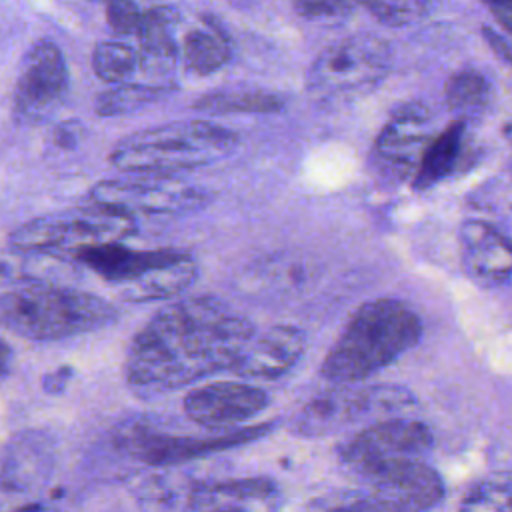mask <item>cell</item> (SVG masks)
I'll return each mask as SVG.
<instances>
[{"label":"cell","mask_w":512,"mask_h":512,"mask_svg":"<svg viewBox=\"0 0 512 512\" xmlns=\"http://www.w3.org/2000/svg\"><path fill=\"white\" fill-rule=\"evenodd\" d=\"M252 336V322L220 298H182L134 334L124 360L126 382L140 392H166L232 370Z\"/></svg>","instance_id":"6da1fadb"},{"label":"cell","mask_w":512,"mask_h":512,"mask_svg":"<svg viewBox=\"0 0 512 512\" xmlns=\"http://www.w3.org/2000/svg\"><path fill=\"white\" fill-rule=\"evenodd\" d=\"M422 336V320L398 298H374L360 304L320 364V376L332 384H356L394 364Z\"/></svg>","instance_id":"7a4b0ae2"},{"label":"cell","mask_w":512,"mask_h":512,"mask_svg":"<svg viewBox=\"0 0 512 512\" xmlns=\"http://www.w3.org/2000/svg\"><path fill=\"white\" fill-rule=\"evenodd\" d=\"M118 310L98 294L50 282H26L0 294V326L36 342H54L108 326Z\"/></svg>","instance_id":"3957f363"},{"label":"cell","mask_w":512,"mask_h":512,"mask_svg":"<svg viewBox=\"0 0 512 512\" xmlns=\"http://www.w3.org/2000/svg\"><path fill=\"white\" fill-rule=\"evenodd\" d=\"M234 142L232 132L210 122H172L130 134L112 150L110 162L130 174L170 176L214 162Z\"/></svg>","instance_id":"277c9868"},{"label":"cell","mask_w":512,"mask_h":512,"mask_svg":"<svg viewBox=\"0 0 512 512\" xmlns=\"http://www.w3.org/2000/svg\"><path fill=\"white\" fill-rule=\"evenodd\" d=\"M132 232H136L132 216L92 204L90 208L28 220L10 234L8 244L20 252L62 258L88 244L120 242Z\"/></svg>","instance_id":"5b68a950"},{"label":"cell","mask_w":512,"mask_h":512,"mask_svg":"<svg viewBox=\"0 0 512 512\" xmlns=\"http://www.w3.org/2000/svg\"><path fill=\"white\" fill-rule=\"evenodd\" d=\"M344 388L322 392L310 398L294 416L292 430L300 436H326L358 422H380L408 416L414 396L400 386H362L336 384Z\"/></svg>","instance_id":"8992f818"},{"label":"cell","mask_w":512,"mask_h":512,"mask_svg":"<svg viewBox=\"0 0 512 512\" xmlns=\"http://www.w3.org/2000/svg\"><path fill=\"white\" fill-rule=\"evenodd\" d=\"M432 444L434 436L424 422L400 416L354 432L338 444L336 456L348 472L370 480L382 472L424 460Z\"/></svg>","instance_id":"52a82bcc"},{"label":"cell","mask_w":512,"mask_h":512,"mask_svg":"<svg viewBox=\"0 0 512 512\" xmlns=\"http://www.w3.org/2000/svg\"><path fill=\"white\" fill-rule=\"evenodd\" d=\"M392 66L390 46L372 34H356L326 46L310 64L308 88L338 96L376 84Z\"/></svg>","instance_id":"ba28073f"},{"label":"cell","mask_w":512,"mask_h":512,"mask_svg":"<svg viewBox=\"0 0 512 512\" xmlns=\"http://www.w3.org/2000/svg\"><path fill=\"white\" fill-rule=\"evenodd\" d=\"M90 202L122 214H176L200 208L208 196L204 190L170 180L168 176L102 180L90 190Z\"/></svg>","instance_id":"9c48e42d"},{"label":"cell","mask_w":512,"mask_h":512,"mask_svg":"<svg viewBox=\"0 0 512 512\" xmlns=\"http://www.w3.org/2000/svg\"><path fill=\"white\" fill-rule=\"evenodd\" d=\"M358 488V512H430L444 498L440 474L424 460L412 462Z\"/></svg>","instance_id":"30bf717a"},{"label":"cell","mask_w":512,"mask_h":512,"mask_svg":"<svg viewBox=\"0 0 512 512\" xmlns=\"http://www.w3.org/2000/svg\"><path fill=\"white\" fill-rule=\"evenodd\" d=\"M66 84L68 72L60 48L52 40L36 42L24 56L16 80L12 98L14 118L22 124L40 122L60 104Z\"/></svg>","instance_id":"8fae6325"},{"label":"cell","mask_w":512,"mask_h":512,"mask_svg":"<svg viewBox=\"0 0 512 512\" xmlns=\"http://www.w3.org/2000/svg\"><path fill=\"white\" fill-rule=\"evenodd\" d=\"M268 430L270 426H250V428H238L234 432H224L218 436L200 438V436H172V434L150 430L146 426H134L126 430V434L120 438V444L124 446V450H128V454H132L134 458L150 466H168V464H178L184 460L234 448L238 444L260 438Z\"/></svg>","instance_id":"7c38bea8"},{"label":"cell","mask_w":512,"mask_h":512,"mask_svg":"<svg viewBox=\"0 0 512 512\" xmlns=\"http://www.w3.org/2000/svg\"><path fill=\"white\" fill-rule=\"evenodd\" d=\"M186 416L210 430L248 422L268 406V394L244 380H216L184 396Z\"/></svg>","instance_id":"4fadbf2b"},{"label":"cell","mask_w":512,"mask_h":512,"mask_svg":"<svg viewBox=\"0 0 512 512\" xmlns=\"http://www.w3.org/2000/svg\"><path fill=\"white\" fill-rule=\"evenodd\" d=\"M428 142L426 110L420 106H408L396 112L376 138L374 152L378 166L390 178H414Z\"/></svg>","instance_id":"5bb4252c"},{"label":"cell","mask_w":512,"mask_h":512,"mask_svg":"<svg viewBox=\"0 0 512 512\" xmlns=\"http://www.w3.org/2000/svg\"><path fill=\"white\" fill-rule=\"evenodd\" d=\"M306 332L292 324H276L248 340L232 372L244 380H274L286 374L306 350Z\"/></svg>","instance_id":"9a60e30c"},{"label":"cell","mask_w":512,"mask_h":512,"mask_svg":"<svg viewBox=\"0 0 512 512\" xmlns=\"http://www.w3.org/2000/svg\"><path fill=\"white\" fill-rule=\"evenodd\" d=\"M460 260L472 282L500 286L512 278V238L484 220H468L460 228Z\"/></svg>","instance_id":"2e32d148"},{"label":"cell","mask_w":512,"mask_h":512,"mask_svg":"<svg viewBox=\"0 0 512 512\" xmlns=\"http://www.w3.org/2000/svg\"><path fill=\"white\" fill-rule=\"evenodd\" d=\"M280 490L266 476L228 478L196 486L188 512H278Z\"/></svg>","instance_id":"e0dca14e"},{"label":"cell","mask_w":512,"mask_h":512,"mask_svg":"<svg viewBox=\"0 0 512 512\" xmlns=\"http://www.w3.org/2000/svg\"><path fill=\"white\" fill-rule=\"evenodd\" d=\"M182 254H186V250H178V248L136 250V248H126L120 242H102V244L82 246L74 250L70 258L86 266L106 282L124 286L142 278L154 268L180 258Z\"/></svg>","instance_id":"ac0fdd59"},{"label":"cell","mask_w":512,"mask_h":512,"mask_svg":"<svg viewBox=\"0 0 512 512\" xmlns=\"http://www.w3.org/2000/svg\"><path fill=\"white\" fill-rule=\"evenodd\" d=\"M198 276V264L190 252L180 258L154 268L142 278L124 284L120 294L128 302H152L162 298H172L186 292Z\"/></svg>","instance_id":"d6986e66"},{"label":"cell","mask_w":512,"mask_h":512,"mask_svg":"<svg viewBox=\"0 0 512 512\" xmlns=\"http://www.w3.org/2000/svg\"><path fill=\"white\" fill-rule=\"evenodd\" d=\"M462 134L464 122H452L440 136L428 142L414 174L416 190H426L434 186L454 170L462 146Z\"/></svg>","instance_id":"ffe728a7"},{"label":"cell","mask_w":512,"mask_h":512,"mask_svg":"<svg viewBox=\"0 0 512 512\" xmlns=\"http://www.w3.org/2000/svg\"><path fill=\"white\" fill-rule=\"evenodd\" d=\"M176 22V12L168 6H156L142 12L138 26L140 56L144 62L170 64L176 58V42L172 36V26Z\"/></svg>","instance_id":"44dd1931"},{"label":"cell","mask_w":512,"mask_h":512,"mask_svg":"<svg viewBox=\"0 0 512 512\" xmlns=\"http://www.w3.org/2000/svg\"><path fill=\"white\" fill-rule=\"evenodd\" d=\"M182 56L186 66L196 74H212L230 58V46L216 28H196L184 36Z\"/></svg>","instance_id":"7402d4cb"},{"label":"cell","mask_w":512,"mask_h":512,"mask_svg":"<svg viewBox=\"0 0 512 512\" xmlns=\"http://www.w3.org/2000/svg\"><path fill=\"white\" fill-rule=\"evenodd\" d=\"M458 512H512V470L492 472L474 482Z\"/></svg>","instance_id":"603a6c76"},{"label":"cell","mask_w":512,"mask_h":512,"mask_svg":"<svg viewBox=\"0 0 512 512\" xmlns=\"http://www.w3.org/2000/svg\"><path fill=\"white\" fill-rule=\"evenodd\" d=\"M172 88L168 86H152V84H120L116 88H110L102 92L94 108L100 116H120L134 112L138 108H144L160 98H164Z\"/></svg>","instance_id":"cb8c5ba5"},{"label":"cell","mask_w":512,"mask_h":512,"mask_svg":"<svg viewBox=\"0 0 512 512\" xmlns=\"http://www.w3.org/2000/svg\"><path fill=\"white\" fill-rule=\"evenodd\" d=\"M194 108L212 112V114H262L276 112L282 108V98L270 92H216L206 94L194 102Z\"/></svg>","instance_id":"d4e9b609"},{"label":"cell","mask_w":512,"mask_h":512,"mask_svg":"<svg viewBox=\"0 0 512 512\" xmlns=\"http://www.w3.org/2000/svg\"><path fill=\"white\" fill-rule=\"evenodd\" d=\"M140 54L122 42H100L94 48V72L106 82L126 80L138 66Z\"/></svg>","instance_id":"484cf974"},{"label":"cell","mask_w":512,"mask_h":512,"mask_svg":"<svg viewBox=\"0 0 512 512\" xmlns=\"http://www.w3.org/2000/svg\"><path fill=\"white\" fill-rule=\"evenodd\" d=\"M446 102L452 110L478 108L488 96V82L476 70H462L450 76L444 88Z\"/></svg>","instance_id":"4316f807"},{"label":"cell","mask_w":512,"mask_h":512,"mask_svg":"<svg viewBox=\"0 0 512 512\" xmlns=\"http://www.w3.org/2000/svg\"><path fill=\"white\" fill-rule=\"evenodd\" d=\"M358 6H364L386 26H404L422 18L430 10L432 0H358Z\"/></svg>","instance_id":"83f0119b"},{"label":"cell","mask_w":512,"mask_h":512,"mask_svg":"<svg viewBox=\"0 0 512 512\" xmlns=\"http://www.w3.org/2000/svg\"><path fill=\"white\" fill-rule=\"evenodd\" d=\"M54 256L28 254L10 248V252H0V284L6 282H36V274L42 270V262Z\"/></svg>","instance_id":"f1b7e54d"},{"label":"cell","mask_w":512,"mask_h":512,"mask_svg":"<svg viewBox=\"0 0 512 512\" xmlns=\"http://www.w3.org/2000/svg\"><path fill=\"white\" fill-rule=\"evenodd\" d=\"M106 20L116 34H136L142 12L134 0H108Z\"/></svg>","instance_id":"f546056e"},{"label":"cell","mask_w":512,"mask_h":512,"mask_svg":"<svg viewBox=\"0 0 512 512\" xmlns=\"http://www.w3.org/2000/svg\"><path fill=\"white\" fill-rule=\"evenodd\" d=\"M358 6V0H294V8L304 18L344 16Z\"/></svg>","instance_id":"4dcf8cb0"},{"label":"cell","mask_w":512,"mask_h":512,"mask_svg":"<svg viewBox=\"0 0 512 512\" xmlns=\"http://www.w3.org/2000/svg\"><path fill=\"white\" fill-rule=\"evenodd\" d=\"M482 2L492 10L500 26L512 34V0H482Z\"/></svg>","instance_id":"1f68e13d"},{"label":"cell","mask_w":512,"mask_h":512,"mask_svg":"<svg viewBox=\"0 0 512 512\" xmlns=\"http://www.w3.org/2000/svg\"><path fill=\"white\" fill-rule=\"evenodd\" d=\"M76 138H78V134H76V130L72 128V124H62V126H58V130H56V134H54L56 144L62 146V148L74 146V144H76Z\"/></svg>","instance_id":"d6a6232c"},{"label":"cell","mask_w":512,"mask_h":512,"mask_svg":"<svg viewBox=\"0 0 512 512\" xmlns=\"http://www.w3.org/2000/svg\"><path fill=\"white\" fill-rule=\"evenodd\" d=\"M10 358H12V350L10 346L0 340V374H4L8 370V364H10Z\"/></svg>","instance_id":"836d02e7"},{"label":"cell","mask_w":512,"mask_h":512,"mask_svg":"<svg viewBox=\"0 0 512 512\" xmlns=\"http://www.w3.org/2000/svg\"><path fill=\"white\" fill-rule=\"evenodd\" d=\"M92 2H102V4H106L108 0H92Z\"/></svg>","instance_id":"e575fe53"}]
</instances>
